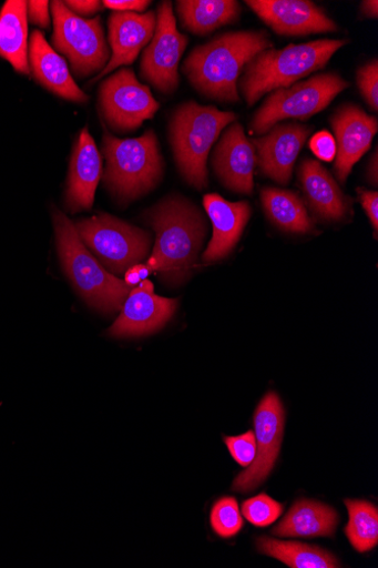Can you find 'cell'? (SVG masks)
Wrapping results in <instances>:
<instances>
[{"mask_svg":"<svg viewBox=\"0 0 378 568\" xmlns=\"http://www.w3.org/2000/svg\"><path fill=\"white\" fill-rule=\"evenodd\" d=\"M274 42L264 31L227 32L196 47L183 72L202 94L224 102H238V80L246 65Z\"/></svg>","mask_w":378,"mask_h":568,"instance_id":"cell-1","label":"cell"},{"mask_svg":"<svg viewBox=\"0 0 378 568\" xmlns=\"http://www.w3.org/2000/svg\"><path fill=\"white\" fill-rule=\"evenodd\" d=\"M155 232L151 256L167 284L178 285L191 275L206 236V222L197 206L182 196L160 201L146 213Z\"/></svg>","mask_w":378,"mask_h":568,"instance_id":"cell-2","label":"cell"},{"mask_svg":"<svg viewBox=\"0 0 378 568\" xmlns=\"http://www.w3.org/2000/svg\"><path fill=\"white\" fill-rule=\"evenodd\" d=\"M347 43L345 39H320L262 51L246 65L239 81L248 106H253L264 94L292 87L323 69Z\"/></svg>","mask_w":378,"mask_h":568,"instance_id":"cell-3","label":"cell"},{"mask_svg":"<svg viewBox=\"0 0 378 568\" xmlns=\"http://www.w3.org/2000/svg\"><path fill=\"white\" fill-rule=\"evenodd\" d=\"M52 222L63 270L78 293L103 315L122 312L132 287L103 268L64 213L52 209Z\"/></svg>","mask_w":378,"mask_h":568,"instance_id":"cell-4","label":"cell"},{"mask_svg":"<svg viewBox=\"0 0 378 568\" xmlns=\"http://www.w3.org/2000/svg\"><path fill=\"white\" fill-rule=\"evenodd\" d=\"M103 183L121 202H131L153 190L164 175L159 142L153 130L135 139H119L104 130Z\"/></svg>","mask_w":378,"mask_h":568,"instance_id":"cell-5","label":"cell"},{"mask_svg":"<svg viewBox=\"0 0 378 568\" xmlns=\"http://www.w3.org/2000/svg\"><path fill=\"white\" fill-rule=\"evenodd\" d=\"M238 116L213 106H201L195 101L180 106L171 121V143L175 161L188 184L203 190L207 186L208 153L222 134Z\"/></svg>","mask_w":378,"mask_h":568,"instance_id":"cell-6","label":"cell"},{"mask_svg":"<svg viewBox=\"0 0 378 568\" xmlns=\"http://www.w3.org/2000/svg\"><path fill=\"white\" fill-rule=\"evenodd\" d=\"M74 225L84 245L114 275H125L150 253L151 234L112 215L100 214Z\"/></svg>","mask_w":378,"mask_h":568,"instance_id":"cell-7","label":"cell"},{"mask_svg":"<svg viewBox=\"0 0 378 568\" xmlns=\"http://www.w3.org/2000/svg\"><path fill=\"white\" fill-rule=\"evenodd\" d=\"M349 87L337 73L315 75L292 87L278 89L267 97L256 112L251 131L264 135L288 119L307 121L326 110L334 99Z\"/></svg>","mask_w":378,"mask_h":568,"instance_id":"cell-8","label":"cell"},{"mask_svg":"<svg viewBox=\"0 0 378 568\" xmlns=\"http://www.w3.org/2000/svg\"><path fill=\"white\" fill-rule=\"evenodd\" d=\"M51 13L52 44L69 60L74 75L84 79L101 73L111 59L101 18L83 19L60 0L51 3Z\"/></svg>","mask_w":378,"mask_h":568,"instance_id":"cell-9","label":"cell"},{"mask_svg":"<svg viewBox=\"0 0 378 568\" xmlns=\"http://www.w3.org/2000/svg\"><path fill=\"white\" fill-rule=\"evenodd\" d=\"M99 102L108 126L120 133L137 130L160 109L150 88L140 83L131 69H122L100 84Z\"/></svg>","mask_w":378,"mask_h":568,"instance_id":"cell-10","label":"cell"},{"mask_svg":"<svg viewBox=\"0 0 378 568\" xmlns=\"http://www.w3.org/2000/svg\"><path fill=\"white\" fill-rule=\"evenodd\" d=\"M188 38L177 29L171 2H162L156 11L152 40L143 51L141 75L162 93L171 94L180 84L178 68Z\"/></svg>","mask_w":378,"mask_h":568,"instance_id":"cell-11","label":"cell"},{"mask_svg":"<svg viewBox=\"0 0 378 568\" xmlns=\"http://www.w3.org/2000/svg\"><path fill=\"white\" fill-rule=\"evenodd\" d=\"M254 425L255 458L233 485L234 491L244 494L253 491L265 481L279 456L285 429V408L276 393H268L260 400L255 410Z\"/></svg>","mask_w":378,"mask_h":568,"instance_id":"cell-12","label":"cell"},{"mask_svg":"<svg viewBox=\"0 0 378 568\" xmlns=\"http://www.w3.org/2000/svg\"><path fill=\"white\" fill-rule=\"evenodd\" d=\"M256 16L282 36L337 32L338 26L326 12L307 0H247Z\"/></svg>","mask_w":378,"mask_h":568,"instance_id":"cell-13","label":"cell"},{"mask_svg":"<svg viewBox=\"0 0 378 568\" xmlns=\"http://www.w3.org/2000/svg\"><path fill=\"white\" fill-rule=\"evenodd\" d=\"M311 130L300 124H277L262 138L253 139L262 173L282 185L288 184Z\"/></svg>","mask_w":378,"mask_h":568,"instance_id":"cell-14","label":"cell"},{"mask_svg":"<svg viewBox=\"0 0 378 568\" xmlns=\"http://www.w3.org/2000/svg\"><path fill=\"white\" fill-rule=\"evenodd\" d=\"M212 164L226 187L234 192L252 194L257 164L256 151L239 123L231 124L225 131L215 146Z\"/></svg>","mask_w":378,"mask_h":568,"instance_id":"cell-15","label":"cell"},{"mask_svg":"<svg viewBox=\"0 0 378 568\" xmlns=\"http://www.w3.org/2000/svg\"><path fill=\"white\" fill-rule=\"evenodd\" d=\"M331 124L337 144L335 172L345 184L353 168L369 150L378 130V122L358 106L346 105L333 116Z\"/></svg>","mask_w":378,"mask_h":568,"instance_id":"cell-16","label":"cell"},{"mask_svg":"<svg viewBox=\"0 0 378 568\" xmlns=\"http://www.w3.org/2000/svg\"><path fill=\"white\" fill-rule=\"evenodd\" d=\"M203 205L212 223V239L203 253L206 264L224 260L237 245L251 219L247 201L231 202L217 193L206 194Z\"/></svg>","mask_w":378,"mask_h":568,"instance_id":"cell-17","label":"cell"},{"mask_svg":"<svg viewBox=\"0 0 378 568\" xmlns=\"http://www.w3.org/2000/svg\"><path fill=\"white\" fill-rule=\"evenodd\" d=\"M178 300L157 296L133 287L126 298L121 315L110 329L116 338L140 337L164 328L173 318Z\"/></svg>","mask_w":378,"mask_h":568,"instance_id":"cell-18","label":"cell"},{"mask_svg":"<svg viewBox=\"0 0 378 568\" xmlns=\"http://www.w3.org/2000/svg\"><path fill=\"white\" fill-rule=\"evenodd\" d=\"M155 26L156 13L153 11L141 14L113 12L108 20L113 54L110 63L91 81V84L119 68L133 64L141 50L152 40Z\"/></svg>","mask_w":378,"mask_h":568,"instance_id":"cell-19","label":"cell"},{"mask_svg":"<svg viewBox=\"0 0 378 568\" xmlns=\"http://www.w3.org/2000/svg\"><path fill=\"white\" fill-rule=\"evenodd\" d=\"M101 176V154L88 128H84L75 142L70 163L65 201L72 214L92 209Z\"/></svg>","mask_w":378,"mask_h":568,"instance_id":"cell-20","label":"cell"},{"mask_svg":"<svg viewBox=\"0 0 378 568\" xmlns=\"http://www.w3.org/2000/svg\"><path fill=\"white\" fill-rule=\"evenodd\" d=\"M298 179L308 209L316 220L340 222L346 219L350 211V199L317 161L305 160L299 166Z\"/></svg>","mask_w":378,"mask_h":568,"instance_id":"cell-21","label":"cell"},{"mask_svg":"<svg viewBox=\"0 0 378 568\" xmlns=\"http://www.w3.org/2000/svg\"><path fill=\"white\" fill-rule=\"evenodd\" d=\"M30 70L47 90L65 100L86 103L89 97L75 83L67 61L45 41L41 31H33L29 45Z\"/></svg>","mask_w":378,"mask_h":568,"instance_id":"cell-22","label":"cell"},{"mask_svg":"<svg viewBox=\"0 0 378 568\" xmlns=\"http://www.w3.org/2000/svg\"><path fill=\"white\" fill-rule=\"evenodd\" d=\"M339 516L326 504L302 499L286 515V518L273 530L282 538L334 537Z\"/></svg>","mask_w":378,"mask_h":568,"instance_id":"cell-23","label":"cell"},{"mask_svg":"<svg viewBox=\"0 0 378 568\" xmlns=\"http://www.w3.org/2000/svg\"><path fill=\"white\" fill-rule=\"evenodd\" d=\"M0 58L7 60L17 72L31 74L27 2L23 0H10L0 11Z\"/></svg>","mask_w":378,"mask_h":568,"instance_id":"cell-24","label":"cell"},{"mask_svg":"<svg viewBox=\"0 0 378 568\" xmlns=\"http://www.w3.org/2000/svg\"><path fill=\"white\" fill-rule=\"evenodd\" d=\"M176 4L183 27L198 36L236 23L242 13L235 0H180Z\"/></svg>","mask_w":378,"mask_h":568,"instance_id":"cell-25","label":"cell"},{"mask_svg":"<svg viewBox=\"0 0 378 568\" xmlns=\"http://www.w3.org/2000/svg\"><path fill=\"white\" fill-rule=\"evenodd\" d=\"M260 200L266 216L279 229L297 234L315 230L304 201L295 192L265 187L260 191Z\"/></svg>","mask_w":378,"mask_h":568,"instance_id":"cell-26","label":"cell"},{"mask_svg":"<svg viewBox=\"0 0 378 568\" xmlns=\"http://www.w3.org/2000/svg\"><path fill=\"white\" fill-rule=\"evenodd\" d=\"M257 549L267 556L288 565L290 568H337V558L316 546L296 541H283L262 537L257 540Z\"/></svg>","mask_w":378,"mask_h":568,"instance_id":"cell-27","label":"cell"},{"mask_svg":"<svg viewBox=\"0 0 378 568\" xmlns=\"http://www.w3.org/2000/svg\"><path fill=\"white\" fill-rule=\"evenodd\" d=\"M349 524L346 535L353 547L359 552L374 549L378 542V510L365 500L347 499Z\"/></svg>","mask_w":378,"mask_h":568,"instance_id":"cell-28","label":"cell"},{"mask_svg":"<svg viewBox=\"0 0 378 568\" xmlns=\"http://www.w3.org/2000/svg\"><path fill=\"white\" fill-rule=\"evenodd\" d=\"M211 527L219 537L228 539L241 532L244 521L234 497H224L215 503L210 514Z\"/></svg>","mask_w":378,"mask_h":568,"instance_id":"cell-29","label":"cell"},{"mask_svg":"<svg viewBox=\"0 0 378 568\" xmlns=\"http://www.w3.org/2000/svg\"><path fill=\"white\" fill-rule=\"evenodd\" d=\"M284 506L272 497L262 494L243 504L245 519L255 527H268L283 514Z\"/></svg>","mask_w":378,"mask_h":568,"instance_id":"cell-30","label":"cell"},{"mask_svg":"<svg viewBox=\"0 0 378 568\" xmlns=\"http://www.w3.org/2000/svg\"><path fill=\"white\" fill-rule=\"evenodd\" d=\"M357 84L369 108L378 111V61L375 59L357 72Z\"/></svg>","mask_w":378,"mask_h":568,"instance_id":"cell-31","label":"cell"},{"mask_svg":"<svg viewBox=\"0 0 378 568\" xmlns=\"http://www.w3.org/2000/svg\"><path fill=\"white\" fill-rule=\"evenodd\" d=\"M225 443L241 467L247 468L256 455V438L254 432L249 430L236 437H226Z\"/></svg>","mask_w":378,"mask_h":568,"instance_id":"cell-32","label":"cell"},{"mask_svg":"<svg viewBox=\"0 0 378 568\" xmlns=\"http://www.w3.org/2000/svg\"><path fill=\"white\" fill-rule=\"evenodd\" d=\"M309 146L315 156L320 161L333 162L337 156L336 140L327 131L316 133L309 142Z\"/></svg>","mask_w":378,"mask_h":568,"instance_id":"cell-33","label":"cell"},{"mask_svg":"<svg viewBox=\"0 0 378 568\" xmlns=\"http://www.w3.org/2000/svg\"><path fill=\"white\" fill-rule=\"evenodd\" d=\"M360 203L374 229L375 236L378 231V193L359 187L357 190Z\"/></svg>","mask_w":378,"mask_h":568,"instance_id":"cell-34","label":"cell"},{"mask_svg":"<svg viewBox=\"0 0 378 568\" xmlns=\"http://www.w3.org/2000/svg\"><path fill=\"white\" fill-rule=\"evenodd\" d=\"M27 14L33 24H37L43 29H49L50 17H49V2L47 0H38V2H27Z\"/></svg>","mask_w":378,"mask_h":568,"instance_id":"cell-35","label":"cell"},{"mask_svg":"<svg viewBox=\"0 0 378 568\" xmlns=\"http://www.w3.org/2000/svg\"><path fill=\"white\" fill-rule=\"evenodd\" d=\"M104 8L114 12L143 13L150 7L151 2L144 0H105L102 3Z\"/></svg>","mask_w":378,"mask_h":568,"instance_id":"cell-36","label":"cell"},{"mask_svg":"<svg viewBox=\"0 0 378 568\" xmlns=\"http://www.w3.org/2000/svg\"><path fill=\"white\" fill-rule=\"evenodd\" d=\"M64 4L70 11H72L81 18L92 17L95 13H98L103 7L101 2H95V0H89V2H86V0H80V2L79 0H67Z\"/></svg>","mask_w":378,"mask_h":568,"instance_id":"cell-37","label":"cell"},{"mask_svg":"<svg viewBox=\"0 0 378 568\" xmlns=\"http://www.w3.org/2000/svg\"><path fill=\"white\" fill-rule=\"evenodd\" d=\"M360 12L364 17L369 19H377L378 3L376 0H365L360 6Z\"/></svg>","mask_w":378,"mask_h":568,"instance_id":"cell-38","label":"cell"},{"mask_svg":"<svg viewBox=\"0 0 378 568\" xmlns=\"http://www.w3.org/2000/svg\"><path fill=\"white\" fill-rule=\"evenodd\" d=\"M377 148L375 149L374 151V154H372V158L369 162V165H368V170H367V176H368V180L369 182L374 185V186H377V183H378V159H377Z\"/></svg>","mask_w":378,"mask_h":568,"instance_id":"cell-39","label":"cell"},{"mask_svg":"<svg viewBox=\"0 0 378 568\" xmlns=\"http://www.w3.org/2000/svg\"><path fill=\"white\" fill-rule=\"evenodd\" d=\"M125 280L124 282L131 286L132 288L133 287H136L141 282V277L135 268V266H133L132 268H130L126 273H125Z\"/></svg>","mask_w":378,"mask_h":568,"instance_id":"cell-40","label":"cell"},{"mask_svg":"<svg viewBox=\"0 0 378 568\" xmlns=\"http://www.w3.org/2000/svg\"><path fill=\"white\" fill-rule=\"evenodd\" d=\"M137 287L142 291V292H145V293H149V294H153L154 293V285L152 282H150L149 280H144L142 281Z\"/></svg>","mask_w":378,"mask_h":568,"instance_id":"cell-41","label":"cell"},{"mask_svg":"<svg viewBox=\"0 0 378 568\" xmlns=\"http://www.w3.org/2000/svg\"><path fill=\"white\" fill-rule=\"evenodd\" d=\"M135 268L142 281L146 280L151 274V271L146 267V265L139 264L135 265Z\"/></svg>","mask_w":378,"mask_h":568,"instance_id":"cell-42","label":"cell"}]
</instances>
